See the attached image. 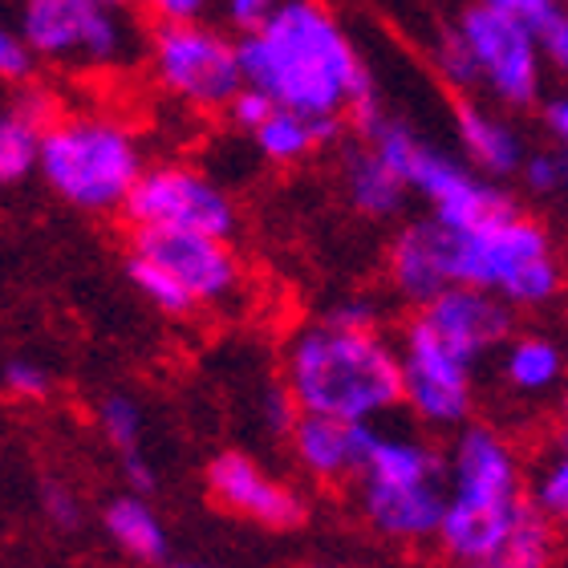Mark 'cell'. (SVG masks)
I'll return each instance as SVG.
<instances>
[{"mask_svg": "<svg viewBox=\"0 0 568 568\" xmlns=\"http://www.w3.org/2000/svg\"><path fill=\"white\" fill-rule=\"evenodd\" d=\"M244 82L276 106L313 119L369 122L382 110L366 61L325 0H284L252 33L240 37Z\"/></svg>", "mask_w": 568, "mask_h": 568, "instance_id": "cell-1", "label": "cell"}, {"mask_svg": "<svg viewBox=\"0 0 568 568\" xmlns=\"http://www.w3.org/2000/svg\"><path fill=\"white\" fill-rule=\"evenodd\" d=\"M281 382L301 415L382 423L403 406L398 342L382 329H345L325 317L288 337Z\"/></svg>", "mask_w": 568, "mask_h": 568, "instance_id": "cell-2", "label": "cell"}, {"mask_svg": "<svg viewBox=\"0 0 568 568\" xmlns=\"http://www.w3.org/2000/svg\"><path fill=\"white\" fill-rule=\"evenodd\" d=\"M443 455L447 511L435 548L450 568H484L532 504L524 459L516 443L491 423L459 426Z\"/></svg>", "mask_w": 568, "mask_h": 568, "instance_id": "cell-3", "label": "cell"}, {"mask_svg": "<svg viewBox=\"0 0 568 568\" xmlns=\"http://www.w3.org/2000/svg\"><path fill=\"white\" fill-rule=\"evenodd\" d=\"M447 227V224H443ZM450 281L487 288L511 308H545L565 288L557 240L520 203L471 227H447Z\"/></svg>", "mask_w": 568, "mask_h": 568, "instance_id": "cell-4", "label": "cell"}, {"mask_svg": "<svg viewBox=\"0 0 568 568\" xmlns=\"http://www.w3.org/2000/svg\"><path fill=\"white\" fill-rule=\"evenodd\" d=\"M142 171L139 134L110 114H58L45 126L37 175L78 212H122Z\"/></svg>", "mask_w": 568, "mask_h": 568, "instance_id": "cell-5", "label": "cell"}, {"mask_svg": "<svg viewBox=\"0 0 568 568\" xmlns=\"http://www.w3.org/2000/svg\"><path fill=\"white\" fill-rule=\"evenodd\" d=\"M126 276L166 317L220 308L244 288V264L232 240L166 227H134Z\"/></svg>", "mask_w": 568, "mask_h": 568, "instance_id": "cell-6", "label": "cell"}, {"mask_svg": "<svg viewBox=\"0 0 568 568\" xmlns=\"http://www.w3.org/2000/svg\"><path fill=\"white\" fill-rule=\"evenodd\" d=\"M12 21L33 58L58 70H122L146 45L126 4L110 0H12Z\"/></svg>", "mask_w": 568, "mask_h": 568, "instance_id": "cell-7", "label": "cell"}, {"mask_svg": "<svg viewBox=\"0 0 568 568\" xmlns=\"http://www.w3.org/2000/svg\"><path fill=\"white\" fill-rule=\"evenodd\" d=\"M146 65L166 98L200 114H224L244 90L240 37H227L207 21L154 24L146 37Z\"/></svg>", "mask_w": 568, "mask_h": 568, "instance_id": "cell-8", "label": "cell"}, {"mask_svg": "<svg viewBox=\"0 0 568 568\" xmlns=\"http://www.w3.org/2000/svg\"><path fill=\"white\" fill-rule=\"evenodd\" d=\"M455 29L471 49V61L479 70V90L499 110H532L545 98L548 65L536 29L487 9L484 0L463 9Z\"/></svg>", "mask_w": 568, "mask_h": 568, "instance_id": "cell-9", "label": "cell"}, {"mask_svg": "<svg viewBox=\"0 0 568 568\" xmlns=\"http://www.w3.org/2000/svg\"><path fill=\"white\" fill-rule=\"evenodd\" d=\"M403 406L426 430H459L475 415V369L463 354L443 345L423 321L410 317L398 333Z\"/></svg>", "mask_w": 568, "mask_h": 568, "instance_id": "cell-10", "label": "cell"}, {"mask_svg": "<svg viewBox=\"0 0 568 568\" xmlns=\"http://www.w3.org/2000/svg\"><path fill=\"white\" fill-rule=\"evenodd\" d=\"M126 224L134 227H166V232H203V236H236V203L212 175L183 163L146 166L139 187L122 207Z\"/></svg>", "mask_w": 568, "mask_h": 568, "instance_id": "cell-11", "label": "cell"}, {"mask_svg": "<svg viewBox=\"0 0 568 568\" xmlns=\"http://www.w3.org/2000/svg\"><path fill=\"white\" fill-rule=\"evenodd\" d=\"M203 479H207V491L227 516H240V520L273 528V532H288V528H301L308 520L305 496L244 450L215 455Z\"/></svg>", "mask_w": 568, "mask_h": 568, "instance_id": "cell-12", "label": "cell"}, {"mask_svg": "<svg viewBox=\"0 0 568 568\" xmlns=\"http://www.w3.org/2000/svg\"><path fill=\"white\" fill-rule=\"evenodd\" d=\"M415 317L435 333L438 342L467 357L471 366L499 354L504 342L516 333V308L504 296L487 293V288H471V284H450L447 293H438L430 305L415 308Z\"/></svg>", "mask_w": 568, "mask_h": 568, "instance_id": "cell-13", "label": "cell"}, {"mask_svg": "<svg viewBox=\"0 0 568 568\" xmlns=\"http://www.w3.org/2000/svg\"><path fill=\"white\" fill-rule=\"evenodd\" d=\"M357 516L369 532L386 545L423 548L435 545L447 511V479L426 484H382V479H357L354 484Z\"/></svg>", "mask_w": 568, "mask_h": 568, "instance_id": "cell-14", "label": "cell"}, {"mask_svg": "<svg viewBox=\"0 0 568 568\" xmlns=\"http://www.w3.org/2000/svg\"><path fill=\"white\" fill-rule=\"evenodd\" d=\"M378 438V423L301 415L288 430V450L305 479L321 487H354Z\"/></svg>", "mask_w": 568, "mask_h": 568, "instance_id": "cell-15", "label": "cell"}, {"mask_svg": "<svg viewBox=\"0 0 568 568\" xmlns=\"http://www.w3.org/2000/svg\"><path fill=\"white\" fill-rule=\"evenodd\" d=\"M386 284L398 301L410 308L430 305L450 284V256H447V227L435 215L410 220L390 236L386 248Z\"/></svg>", "mask_w": 568, "mask_h": 568, "instance_id": "cell-16", "label": "cell"}, {"mask_svg": "<svg viewBox=\"0 0 568 568\" xmlns=\"http://www.w3.org/2000/svg\"><path fill=\"white\" fill-rule=\"evenodd\" d=\"M455 134L467 154V163L487 179H511L520 175L524 159H528V142L520 126L504 114V110L484 106L479 98H459L455 102Z\"/></svg>", "mask_w": 568, "mask_h": 568, "instance_id": "cell-17", "label": "cell"}, {"mask_svg": "<svg viewBox=\"0 0 568 568\" xmlns=\"http://www.w3.org/2000/svg\"><path fill=\"white\" fill-rule=\"evenodd\" d=\"M565 382L568 349L552 333H511L499 349V386L520 403H540L548 394H560Z\"/></svg>", "mask_w": 568, "mask_h": 568, "instance_id": "cell-18", "label": "cell"}, {"mask_svg": "<svg viewBox=\"0 0 568 568\" xmlns=\"http://www.w3.org/2000/svg\"><path fill=\"white\" fill-rule=\"evenodd\" d=\"M342 191L349 207L366 220H394L410 200V183L362 134L342 151Z\"/></svg>", "mask_w": 568, "mask_h": 568, "instance_id": "cell-19", "label": "cell"}, {"mask_svg": "<svg viewBox=\"0 0 568 568\" xmlns=\"http://www.w3.org/2000/svg\"><path fill=\"white\" fill-rule=\"evenodd\" d=\"M58 119V106L45 90H21L9 106H0V187L21 183L41 163L45 126Z\"/></svg>", "mask_w": 568, "mask_h": 568, "instance_id": "cell-20", "label": "cell"}, {"mask_svg": "<svg viewBox=\"0 0 568 568\" xmlns=\"http://www.w3.org/2000/svg\"><path fill=\"white\" fill-rule=\"evenodd\" d=\"M345 131L342 119H313V114H301V110L273 106V114L248 134L252 146L261 151V159L276 166H296L313 159L317 151H325L329 142H337Z\"/></svg>", "mask_w": 568, "mask_h": 568, "instance_id": "cell-21", "label": "cell"}, {"mask_svg": "<svg viewBox=\"0 0 568 568\" xmlns=\"http://www.w3.org/2000/svg\"><path fill=\"white\" fill-rule=\"evenodd\" d=\"M102 528H106L110 545L119 548L122 557L139 560V565H163L166 560V528L159 520V511L146 504V496L126 491L114 496L102 511Z\"/></svg>", "mask_w": 568, "mask_h": 568, "instance_id": "cell-22", "label": "cell"}, {"mask_svg": "<svg viewBox=\"0 0 568 568\" xmlns=\"http://www.w3.org/2000/svg\"><path fill=\"white\" fill-rule=\"evenodd\" d=\"M557 532L560 528L548 520L540 504L532 499L520 520H516L511 536L499 545V552L484 568H552V560H557Z\"/></svg>", "mask_w": 568, "mask_h": 568, "instance_id": "cell-23", "label": "cell"}, {"mask_svg": "<svg viewBox=\"0 0 568 568\" xmlns=\"http://www.w3.org/2000/svg\"><path fill=\"white\" fill-rule=\"evenodd\" d=\"M98 430L119 455L142 450V406L131 394H106L98 403Z\"/></svg>", "mask_w": 568, "mask_h": 568, "instance_id": "cell-24", "label": "cell"}, {"mask_svg": "<svg viewBox=\"0 0 568 568\" xmlns=\"http://www.w3.org/2000/svg\"><path fill=\"white\" fill-rule=\"evenodd\" d=\"M430 61H435V73L443 78V85H450L459 98H471L479 90V70H475L471 49L459 37V29H447L438 37L435 49H430Z\"/></svg>", "mask_w": 568, "mask_h": 568, "instance_id": "cell-25", "label": "cell"}, {"mask_svg": "<svg viewBox=\"0 0 568 568\" xmlns=\"http://www.w3.org/2000/svg\"><path fill=\"white\" fill-rule=\"evenodd\" d=\"M532 499L560 532H568V447H557L532 479Z\"/></svg>", "mask_w": 568, "mask_h": 568, "instance_id": "cell-26", "label": "cell"}, {"mask_svg": "<svg viewBox=\"0 0 568 568\" xmlns=\"http://www.w3.org/2000/svg\"><path fill=\"white\" fill-rule=\"evenodd\" d=\"M524 187L532 195H557L568 183V154L565 151H528L520 166Z\"/></svg>", "mask_w": 568, "mask_h": 568, "instance_id": "cell-27", "label": "cell"}, {"mask_svg": "<svg viewBox=\"0 0 568 568\" xmlns=\"http://www.w3.org/2000/svg\"><path fill=\"white\" fill-rule=\"evenodd\" d=\"M33 70H37L33 49L24 45L17 21H9V17L0 12V82H29Z\"/></svg>", "mask_w": 568, "mask_h": 568, "instance_id": "cell-28", "label": "cell"}, {"mask_svg": "<svg viewBox=\"0 0 568 568\" xmlns=\"http://www.w3.org/2000/svg\"><path fill=\"white\" fill-rule=\"evenodd\" d=\"M0 386L12 394V398H45L49 390H53V378H49L45 366H37V362H29V357H12V362H4L0 366Z\"/></svg>", "mask_w": 568, "mask_h": 568, "instance_id": "cell-29", "label": "cell"}, {"mask_svg": "<svg viewBox=\"0 0 568 568\" xmlns=\"http://www.w3.org/2000/svg\"><path fill=\"white\" fill-rule=\"evenodd\" d=\"M273 106H276V102L264 94V90H256V85H244V90L232 98V106H227L224 114H227V122H232L236 131L252 134L264 119H268V114H273Z\"/></svg>", "mask_w": 568, "mask_h": 568, "instance_id": "cell-30", "label": "cell"}, {"mask_svg": "<svg viewBox=\"0 0 568 568\" xmlns=\"http://www.w3.org/2000/svg\"><path fill=\"white\" fill-rule=\"evenodd\" d=\"M325 321L345 325V329H382V305L374 296H345L325 308Z\"/></svg>", "mask_w": 568, "mask_h": 568, "instance_id": "cell-31", "label": "cell"}, {"mask_svg": "<svg viewBox=\"0 0 568 568\" xmlns=\"http://www.w3.org/2000/svg\"><path fill=\"white\" fill-rule=\"evenodd\" d=\"M41 508H45V516L58 528H78L82 524V499H78V491L70 484H61V479H49L41 487Z\"/></svg>", "mask_w": 568, "mask_h": 568, "instance_id": "cell-32", "label": "cell"}, {"mask_svg": "<svg viewBox=\"0 0 568 568\" xmlns=\"http://www.w3.org/2000/svg\"><path fill=\"white\" fill-rule=\"evenodd\" d=\"M487 9H496V12H504V17H511V21H520V24H528V29H545L552 17H560L565 12V4L560 0H484Z\"/></svg>", "mask_w": 568, "mask_h": 568, "instance_id": "cell-33", "label": "cell"}, {"mask_svg": "<svg viewBox=\"0 0 568 568\" xmlns=\"http://www.w3.org/2000/svg\"><path fill=\"white\" fill-rule=\"evenodd\" d=\"M281 4L284 0H220V12H224L227 29H236V33L244 37V33H252V29H261Z\"/></svg>", "mask_w": 568, "mask_h": 568, "instance_id": "cell-34", "label": "cell"}, {"mask_svg": "<svg viewBox=\"0 0 568 568\" xmlns=\"http://www.w3.org/2000/svg\"><path fill=\"white\" fill-rule=\"evenodd\" d=\"M536 37H540V53H545L548 73H557L560 82L568 85V9L560 17H552Z\"/></svg>", "mask_w": 568, "mask_h": 568, "instance_id": "cell-35", "label": "cell"}, {"mask_svg": "<svg viewBox=\"0 0 568 568\" xmlns=\"http://www.w3.org/2000/svg\"><path fill=\"white\" fill-rule=\"evenodd\" d=\"M154 24H179V21H203L212 0H134Z\"/></svg>", "mask_w": 568, "mask_h": 568, "instance_id": "cell-36", "label": "cell"}, {"mask_svg": "<svg viewBox=\"0 0 568 568\" xmlns=\"http://www.w3.org/2000/svg\"><path fill=\"white\" fill-rule=\"evenodd\" d=\"M545 126H548V134H552V142L568 154V85L545 102Z\"/></svg>", "mask_w": 568, "mask_h": 568, "instance_id": "cell-37", "label": "cell"}, {"mask_svg": "<svg viewBox=\"0 0 568 568\" xmlns=\"http://www.w3.org/2000/svg\"><path fill=\"white\" fill-rule=\"evenodd\" d=\"M122 475H126V491H139V496H146L154 487V467L146 463V455L142 450H134V455H122Z\"/></svg>", "mask_w": 568, "mask_h": 568, "instance_id": "cell-38", "label": "cell"}, {"mask_svg": "<svg viewBox=\"0 0 568 568\" xmlns=\"http://www.w3.org/2000/svg\"><path fill=\"white\" fill-rule=\"evenodd\" d=\"M557 447H568V382L557 394Z\"/></svg>", "mask_w": 568, "mask_h": 568, "instance_id": "cell-39", "label": "cell"}, {"mask_svg": "<svg viewBox=\"0 0 568 568\" xmlns=\"http://www.w3.org/2000/svg\"><path fill=\"white\" fill-rule=\"evenodd\" d=\"M154 568H215V565H195V560H175V565H154Z\"/></svg>", "mask_w": 568, "mask_h": 568, "instance_id": "cell-40", "label": "cell"}, {"mask_svg": "<svg viewBox=\"0 0 568 568\" xmlns=\"http://www.w3.org/2000/svg\"><path fill=\"white\" fill-rule=\"evenodd\" d=\"M308 568H345V565H308Z\"/></svg>", "mask_w": 568, "mask_h": 568, "instance_id": "cell-41", "label": "cell"}, {"mask_svg": "<svg viewBox=\"0 0 568 568\" xmlns=\"http://www.w3.org/2000/svg\"><path fill=\"white\" fill-rule=\"evenodd\" d=\"M110 4H131V0H110Z\"/></svg>", "mask_w": 568, "mask_h": 568, "instance_id": "cell-42", "label": "cell"}, {"mask_svg": "<svg viewBox=\"0 0 568 568\" xmlns=\"http://www.w3.org/2000/svg\"><path fill=\"white\" fill-rule=\"evenodd\" d=\"M560 4H565V9H568V0H560Z\"/></svg>", "mask_w": 568, "mask_h": 568, "instance_id": "cell-43", "label": "cell"}, {"mask_svg": "<svg viewBox=\"0 0 568 568\" xmlns=\"http://www.w3.org/2000/svg\"><path fill=\"white\" fill-rule=\"evenodd\" d=\"M565 195H568V183H565Z\"/></svg>", "mask_w": 568, "mask_h": 568, "instance_id": "cell-44", "label": "cell"}]
</instances>
